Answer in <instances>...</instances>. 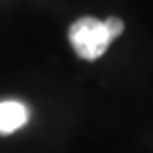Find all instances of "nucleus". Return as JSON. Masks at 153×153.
<instances>
[{"label": "nucleus", "instance_id": "1", "mask_svg": "<svg viewBox=\"0 0 153 153\" xmlns=\"http://www.w3.org/2000/svg\"><path fill=\"white\" fill-rule=\"evenodd\" d=\"M70 42L74 52L81 59L94 61L107 52L109 45L114 41L105 20H98L94 17H83L70 26Z\"/></svg>", "mask_w": 153, "mask_h": 153}, {"label": "nucleus", "instance_id": "2", "mask_svg": "<svg viewBox=\"0 0 153 153\" xmlns=\"http://www.w3.org/2000/svg\"><path fill=\"white\" fill-rule=\"evenodd\" d=\"M28 107L20 102H0V135H9L28 122Z\"/></svg>", "mask_w": 153, "mask_h": 153}]
</instances>
